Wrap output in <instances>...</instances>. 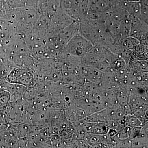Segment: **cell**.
Masks as SVG:
<instances>
[{
	"label": "cell",
	"instance_id": "8992f818",
	"mask_svg": "<svg viewBox=\"0 0 148 148\" xmlns=\"http://www.w3.org/2000/svg\"><path fill=\"white\" fill-rule=\"evenodd\" d=\"M113 139L116 143V148H131V141L129 138L120 140L115 136Z\"/></svg>",
	"mask_w": 148,
	"mask_h": 148
},
{
	"label": "cell",
	"instance_id": "7a4b0ae2",
	"mask_svg": "<svg viewBox=\"0 0 148 148\" xmlns=\"http://www.w3.org/2000/svg\"><path fill=\"white\" fill-rule=\"evenodd\" d=\"M123 7L130 17L140 19L142 16V9L140 1L125 2Z\"/></svg>",
	"mask_w": 148,
	"mask_h": 148
},
{
	"label": "cell",
	"instance_id": "52a82bcc",
	"mask_svg": "<svg viewBox=\"0 0 148 148\" xmlns=\"http://www.w3.org/2000/svg\"><path fill=\"white\" fill-rule=\"evenodd\" d=\"M131 129V127L125 125L123 128L118 132L116 136L120 140H124L129 138Z\"/></svg>",
	"mask_w": 148,
	"mask_h": 148
},
{
	"label": "cell",
	"instance_id": "9c48e42d",
	"mask_svg": "<svg viewBox=\"0 0 148 148\" xmlns=\"http://www.w3.org/2000/svg\"><path fill=\"white\" fill-rule=\"evenodd\" d=\"M77 146L79 148H90L87 142L84 139H79L77 140Z\"/></svg>",
	"mask_w": 148,
	"mask_h": 148
},
{
	"label": "cell",
	"instance_id": "ba28073f",
	"mask_svg": "<svg viewBox=\"0 0 148 148\" xmlns=\"http://www.w3.org/2000/svg\"><path fill=\"white\" fill-rule=\"evenodd\" d=\"M142 128V126H138V127L131 128L130 133L129 139L132 140L137 138L139 135Z\"/></svg>",
	"mask_w": 148,
	"mask_h": 148
},
{
	"label": "cell",
	"instance_id": "6da1fadb",
	"mask_svg": "<svg viewBox=\"0 0 148 148\" xmlns=\"http://www.w3.org/2000/svg\"><path fill=\"white\" fill-rule=\"evenodd\" d=\"M130 36L141 41L147 40L148 23L140 18L130 17Z\"/></svg>",
	"mask_w": 148,
	"mask_h": 148
},
{
	"label": "cell",
	"instance_id": "277c9868",
	"mask_svg": "<svg viewBox=\"0 0 148 148\" xmlns=\"http://www.w3.org/2000/svg\"><path fill=\"white\" fill-rule=\"evenodd\" d=\"M123 119L125 121V125L132 127L143 126V122L139 118L132 114L125 116Z\"/></svg>",
	"mask_w": 148,
	"mask_h": 148
},
{
	"label": "cell",
	"instance_id": "5b68a950",
	"mask_svg": "<svg viewBox=\"0 0 148 148\" xmlns=\"http://www.w3.org/2000/svg\"><path fill=\"white\" fill-rule=\"evenodd\" d=\"M109 127L106 123L103 122H97L92 128L90 133L98 135L106 134L108 132Z\"/></svg>",
	"mask_w": 148,
	"mask_h": 148
},
{
	"label": "cell",
	"instance_id": "3957f363",
	"mask_svg": "<svg viewBox=\"0 0 148 148\" xmlns=\"http://www.w3.org/2000/svg\"><path fill=\"white\" fill-rule=\"evenodd\" d=\"M103 139V135H98L92 133H86L84 138V140L91 148L97 144L102 143Z\"/></svg>",
	"mask_w": 148,
	"mask_h": 148
},
{
	"label": "cell",
	"instance_id": "30bf717a",
	"mask_svg": "<svg viewBox=\"0 0 148 148\" xmlns=\"http://www.w3.org/2000/svg\"><path fill=\"white\" fill-rule=\"evenodd\" d=\"M117 133L118 131L116 130L112 129V128H109L106 134L111 138H113L115 136H116Z\"/></svg>",
	"mask_w": 148,
	"mask_h": 148
},
{
	"label": "cell",
	"instance_id": "8fae6325",
	"mask_svg": "<svg viewBox=\"0 0 148 148\" xmlns=\"http://www.w3.org/2000/svg\"><path fill=\"white\" fill-rule=\"evenodd\" d=\"M125 2H140L141 0H124Z\"/></svg>",
	"mask_w": 148,
	"mask_h": 148
}]
</instances>
